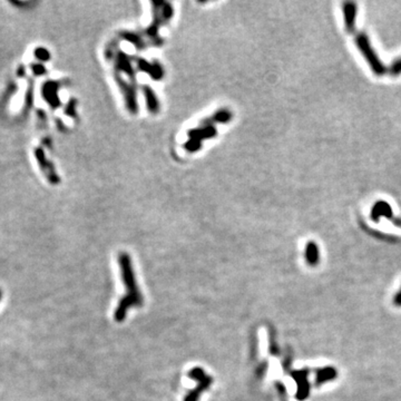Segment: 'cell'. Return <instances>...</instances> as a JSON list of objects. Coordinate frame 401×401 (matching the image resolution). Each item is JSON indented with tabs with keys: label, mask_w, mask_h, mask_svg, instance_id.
<instances>
[{
	"label": "cell",
	"mask_w": 401,
	"mask_h": 401,
	"mask_svg": "<svg viewBox=\"0 0 401 401\" xmlns=\"http://www.w3.org/2000/svg\"><path fill=\"white\" fill-rule=\"evenodd\" d=\"M356 44L359 48V51L363 55L368 61V64L371 67V69L375 75H384L386 73V67L384 64L381 63L379 57L377 56V54L374 53V51L370 44V40L368 38V36L366 34H358L356 36Z\"/></svg>",
	"instance_id": "obj_1"
},
{
	"label": "cell",
	"mask_w": 401,
	"mask_h": 401,
	"mask_svg": "<svg viewBox=\"0 0 401 401\" xmlns=\"http://www.w3.org/2000/svg\"><path fill=\"white\" fill-rule=\"evenodd\" d=\"M356 15H357V5L355 3H344L343 4V17L345 29L348 32H353L356 26Z\"/></svg>",
	"instance_id": "obj_2"
},
{
	"label": "cell",
	"mask_w": 401,
	"mask_h": 401,
	"mask_svg": "<svg viewBox=\"0 0 401 401\" xmlns=\"http://www.w3.org/2000/svg\"><path fill=\"white\" fill-rule=\"evenodd\" d=\"M392 208L389 205V203L379 201L375 203L371 209V219L373 221H379L380 218H386V219H391L392 218Z\"/></svg>",
	"instance_id": "obj_3"
},
{
	"label": "cell",
	"mask_w": 401,
	"mask_h": 401,
	"mask_svg": "<svg viewBox=\"0 0 401 401\" xmlns=\"http://www.w3.org/2000/svg\"><path fill=\"white\" fill-rule=\"evenodd\" d=\"M305 258L310 265H316L319 262V249L314 242H309L305 248Z\"/></svg>",
	"instance_id": "obj_4"
},
{
	"label": "cell",
	"mask_w": 401,
	"mask_h": 401,
	"mask_svg": "<svg viewBox=\"0 0 401 401\" xmlns=\"http://www.w3.org/2000/svg\"><path fill=\"white\" fill-rule=\"evenodd\" d=\"M337 377V371L335 368L326 367L321 369L318 374V384H323L325 381L333 380Z\"/></svg>",
	"instance_id": "obj_5"
},
{
	"label": "cell",
	"mask_w": 401,
	"mask_h": 401,
	"mask_svg": "<svg viewBox=\"0 0 401 401\" xmlns=\"http://www.w3.org/2000/svg\"><path fill=\"white\" fill-rule=\"evenodd\" d=\"M144 92L147 100V105H149V109L153 113H156L158 110V102L156 100L155 94H154L153 90L150 87H147V86H145Z\"/></svg>",
	"instance_id": "obj_6"
},
{
	"label": "cell",
	"mask_w": 401,
	"mask_h": 401,
	"mask_svg": "<svg viewBox=\"0 0 401 401\" xmlns=\"http://www.w3.org/2000/svg\"><path fill=\"white\" fill-rule=\"evenodd\" d=\"M390 74L392 76H398L401 74V58L393 61V64L390 67Z\"/></svg>",
	"instance_id": "obj_7"
},
{
	"label": "cell",
	"mask_w": 401,
	"mask_h": 401,
	"mask_svg": "<svg viewBox=\"0 0 401 401\" xmlns=\"http://www.w3.org/2000/svg\"><path fill=\"white\" fill-rule=\"evenodd\" d=\"M393 303H394V305L401 306V288H400L399 291L396 293V295H394V298H393Z\"/></svg>",
	"instance_id": "obj_8"
}]
</instances>
